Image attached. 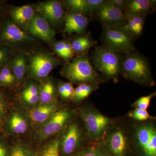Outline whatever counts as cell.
<instances>
[{"instance_id":"1","label":"cell","mask_w":156,"mask_h":156,"mask_svg":"<svg viewBox=\"0 0 156 156\" xmlns=\"http://www.w3.org/2000/svg\"><path fill=\"white\" fill-rule=\"evenodd\" d=\"M63 76L71 83L79 84H98L100 76L91 64L87 53L80 54L71 62L65 65L61 71Z\"/></svg>"},{"instance_id":"2","label":"cell","mask_w":156,"mask_h":156,"mask_svg":"<svg viewBox=\"0 0 156 156\" xmlns=\"http://www.w3.org/2000/svg\"><path fill=\"white\" fill-rule=\"evenodd\" d=\"M121 73L128 80L146 86L154 85L147 59L137 53L126 54L122 62Z\"/></svg>"},{"instance_id":"3","label":"cell","mask_w":156,"mask_h":156,"mask_svg":"<svg viewBox=\"0 0 156 156\" xmlns=\"http://www.w3.org/2000/svg\"><path fill=\"white\" fill-rule=\"evenodd\" d=\"M122 59L121 53L105 46L98 47L92 54L96 69L105 77L112 80H117L121 73Z\"/></svg>"},{"instance_id":"4","label":"cell","mask_w":156,"mask_h":156,"mask_svg":"<svg viewBox=\"0 0 156 156\" xmlns=\"http://www.w3.org/2000/svg\"><path fill=\"white\" fill-rule=\"evenodd\" d=\"M102 38L105 47L120 53L127 54L134 52L133 37L121 26H104Z\"/></svg>"},{"instance_id":"5","label":"cell","mask_w":156,"mask_h":156,"mask_svg":"<svg viewBox=\"0 0 156 156\" xmlns=\"http://www.w3.org/2000/svg\"><path fill=\"white\" fill-rule=\"evenodd\" d=\"M81 116L87 128V134L92 139L102 138L112 125V120L92 108L82 110Z\"/></svg>"},{"instance_id":"6","label":"cell","mask_w":156,"mask_h":156,"mask_svg":"<svg viewBox=\"0 0 156 156\" xmlns=\"http://www.w3.org/2000/svg\"><path fill=\"white\" fill-rule=\"evenodd\" d=\"M134 140L144 156H156V131L153 125L147 123L137 126Z\"/></svg>"},{"instance_id":"7","label":"cell","mask_w":156,"mask_h":156,"mask_svg":"<svg viewBox=\"0 0 156 156\" xmlns=\"http://www.w3.org/2000/svg\"><path fill=\"white\" fill-rule=\"evenodd\" d=\"M104 144L114 156H125L128 140L126 131L120 128H113L105 135Z\"/></svg>"},{"instance_id":"8","label":"cell","mask_w":156,"mask_h":156,"mask_svg":"<svg viewBox=\"0 0 156 156\" xmlns=\"http://www.w3.org/2000/svg\"><path fill=\"white\" fill-rule=\"evenodd\" d=\"M98 20L104 26H122L126 23L124 11L112 5L108 1H105L95 12Z\"/></svg>"},{"instance_id":"9","label":"cell","mask_w":156,"mask_h":156,"mask_svg":"<svg viewBox=\"0 0 156 156\" xmlns=\"http://www.w3.org/2000/svg\"><path fill=\"white\" fill-rule=\"evenodd\" d=\"M57 60L44 53H38L31 59L29 71L34 77L41 79L48 76L55 65Z\"/></svg>"},{"instance_id":"10","label":"cell","mask_w":156,"mask_h":156,"mask_svg":"<svg viewBox=\"0 0 156 156\" xmlns=\"http://www.w3.org/2000/svg\"><path fill=\"white\" fill-rule=\"evenodd\" d=\"M82 139V132L76 123L68 126L61 144V151L65 156H69L76 151Z\"/></svg>"},{"instance_id":"11","label":"cell","mask_w":156,"mask_h":156,"mask_svg":"<svg viewBox=\"0 0 156 156\" xmlns=\"http://www.w3.org/2000/svg\"><path fill=\"white\" fill-rule=\"evenodd\" d=\"M70 117V113L66 109L55 112L44 126L42 131L43 136L48 137L58 133L67 122Z\"/></svg>"},{"instance_id":"12","label":"cell","mask_w":156,"mask_h":156,"mask_svg":"<svg viewBox=\"0 0 156 156\" xmlns=\"http://www.w3.org/2000/svg\"><path fill=\"white\" fill-rule=\"evenodd\" d=\"M30 22L28 31L31 34L46 41H53L55 36V32L50 28L44 17L37 15Z\"/></svg>"},{"instance_id":"13","label":"cell","mask_w":156,"mask_h":156,"mask_svg":"<svg viewBox=\"0 0 156 156\" xmlns=\"http://www.w3.org/2000/svg\"><path fill=\"white\" fill-rule=\"evenodd\" d=\"M65 31L68 34L81 35L87 30L88 18L83 14L71 11L64 18Z\"/></svg>"},{"instance_id":"14","label":"cell","mask_w":156,"mask_h":156,"mask_svg":"<svg viewBox=\"0 0 156 156\" xmlns=\"http://www.w3.org/2000/svg\"><path fill=\"white\" fill-rule=\"evenodd\" d=\"M38 10L44 18L54 24H58L63 19V7L56 1H49L40 4Z\"/></svg>"},{"instance_id":"15","label":"cell","mask_w":156,"mask_h":156,"mask_svg":"<svg viewBox=\"0 0 156 156\" xmlns=\"http://www.w3.org/2000/svg\"><path fill=\"white\" fill-rule=\"evenodd\" d=\"M156 1L129 0L127 1L124 13L129 15L145 16L154 9Z\"/></svg>"},{"instance_id":"16","label":"cell","mask_w":156,"mask_h":156,"mask_svg":"<svg viewBox=\"0 0 156 156\" xmlns=\"http://www.w3.org/2000/svg\"><path fill=\"white\" fill-rule=\"evenodd\" d=\"M126 23L121 26L131 36L137 37L142 33L144 23V16L126 14Z\"/></svg>"},{"instance_id":"17","label":"cell","mask_w":156,"mask_h":156,"mask_svg":"<svg viewBox=\"0 0 156 156\" xmlns=\"http://www.w3.org/2000/svg\"><path fill=\"white\" fill-rule=\"evenodd\" d=\"M2 37L4 40L11 42L23 41L29 38L26 33L11 23H7L4 27Z\"/></svg>"},{"instance_id":"18","label":"cell","mask_w":156,"mask_h":156,"mask_svg":"<svg viewBox=\"0 0 156 156\" xmlns=\"http://www.w3.org/2000/svg\"><path fill=\"white\" fill-rule=\"evenodd\" d=\"M56 105L53 104H43L30 111V116L35 122H44L56 112Z\"/></svg>"},{"instance_id":"19","label":"cell","mask_w":156,"mask_h":156,"mask_svg":"<svg viewBox=\"0 0 156 156\" xmlns=\"http://www.w3.org/2000/svg\"><path fill=\"white\" fill-rule=\"evenodd\" d=\"M11 13L14 21L21 25L30 21L34 17V9L28 5L15 7L11 9Z\"/></svg>"},{"instance_id":"20","label":"cell","mask_w":156,"mask_h":156,"mask_svg":"<svg viewBox=\"0 0 156 156\" xmlns=\"http://www.w3.org/2000/svg\"><path fill=\"white\" fill-rule=\"evenodd\" d=\"M97 42L94 41L88 34L86 35H85L76 38L70 44L73 52L82 54L86 53Z\"/></svg>"},{"instance_id":"21","label":"cell","mask_w":156,"mask_h":156,"mask_svg":"<svg viewBox=\"0 0 156 156\" xmlns=\"http://www.w3.org/2000/svg\"><path fill=\"white\" fill-rule=\"evenodd\" d=\"M97 84L83 83L74 89L72 97L74 101H79L87 98L98 88Z\"/></svg>"},{"instance_id":"22","label":"cell","mask_w":156,"mask_h":156,"mask_svg":"<svg viewBox=\"0 0 156 156\" xmlns=\"http://www.w3.org/2000/svg\"><path fill=\"white\" fill-rule=\"evenodd\" d=\"M10 126L12 131L17 134H23L27 131L28 126L25 120L19 115L15 114L10 120Z\"/></svg>"},{"instance_id":"23","label":"cell","mask_w":156,"mask_h":156,"mask_svg":"<svg viewBox=\"0 0 156 156\" xmlns=\"http://www.w3.org/2000/svg\"><path fill=\"white\" fill-rule=\"evenodd\" d=\"M65 3L66 6L71 11L89 16L87 0H67Z\"/></svg>"},{"instance_id":"24","label":"cell","mask_w":156,"mask_h":156,"mask_svg":"<svg viewBox=\"0 0 156 156\" xmlns=\"http://www.w3.org/2000/svg\"><path fill=\"white\" fill-rule=\"evenodd\" d=\"M55 88L51 82L45 83L42 86L39 96L40 100L44 104H48L51 102L54 96Z\"/></svg>"},{"instance_id":"25","label":"cell","mask_w":156,"mask_h":156,"mask_svg":"<svg viewBox=\"0 0 156 156\" xmlns=\"http://www.w3.org/2000/svg\"><path fill=\"white\" fill-rule=\"evenodd\" d=\"M13 71L18 80H21L25 74L26 60L22 55L17 56L14 58L13 63Z\"/></svg>"},{"instance_id":"26","label":"cell","mask_w":156,"mask_h":156,"mask_svg":"<svg viewBox=\"0 0 156 156\" xmlns=\"http://www.w3.org/2000/svg\"><path fill=\"white\" fill-rule=\"evenodd\" d=\"M59 146L58 140H54L45 148L41 156H59Z\"/></svg>"},{"instance_id":"27","label":"cell","mask_w":156,"mask_h":156,"mask_svg":"<svg viewBox=\"0 0 156 156\" xmlns=\"http://www.w3.org/2000/svg\"><path fill=\"white\" fill-rule=\"evenodd\" d=\"M128 116L134 120L139 121H144L152 119L146 110L135 108L128 113Z\"/></svg>"},{"instance_id":"28","label":"cell","mask_w":156,"mask_h":156,"mask_svg":"<svg viewBox=\"0 0 156 156\" xmlns=\"http://www.w3.org/2000/svg\"><path fill=\"white\" fill-rule=\"evenodd\" d=\"M156 95L155 92L146 96L140 98L134 102L133 106L135 108L146 110L148 108L152 98Z\"/></svg>"},{"instance_id":"29","label":"cell","mask_w":156,"mask_h":156,"mask_svg":"<svg viewBox=\"0 0 156 156\" xmlns=\"http://www.w3.org/2000/svg\"><path fill=\"white\" fill-rule=\"evenodd\" d=\"M76 156H106L98 147L92 146L78 154Z\"/></svg>"},{"instance_id":"30","label":"cell","mask_w":156,"mask_h":156,"mask_svg":"<svg viewBox=\"0 0 156 156\" xmlns=\"http://www.w3.org/2000/svg\"><path fill=\"white\" fill-rule=\"evenodd\" d=\"M104 2V0H87L89 16L92 17Z\"/></svg>"},{"instance_id":"31","label":"cell","mask_w":156,"mask_h":156,"mask_svg":"<svg viewBox=\"0 0 156 156\" xmlns=\"http://www.w3.org/2000/svg\"><path fill=\"white\" fill-rule=\"evenodd\" d=\"M65 41L58 42L56 43L54 46V49L56 53L64 59H65Z\"/></svg>"},{"instance_id":"32","label":"cell","mask_w":156,"mask_h":156,"mask_svg":"<svg viewBox=\"0 0 156 156\" xmlns=\"http://www.w3.org/2000/svg\"><path fill=\"white\" fill-rule=\"evenodd\" d=\"M73 51L71 45L69 42L65 41V54L66 60H69L73 58Z\"/></svg>"},{"instance_id":"33","label":"cell","mask_w":156,"mask_h":156,"mask_svg":"<svg viewBox=\"0 0 156 156\" xmlns=\"http://www.w3.org/2000/svg\"><path fill=\"white\" fill-rule=\"evenodd\" d=\"M11 156H29L28 154L24 148L17 146L13 149Z\"/></svg>"},{"instance_id":"34","label":"cell","mask_w":156,"mask_h":156,"mask_svg":"<svg viewBox=\"0 0 156 156\" xmlns=\"http://www.w3.org/2000/svg\"><path fill=\"white\" fill-rule=\"evenodd\" d=\"M108 2L113 5L124 11L126 8L127 1L126 0H108Z\"/></svg>"},{"instance_id":"35","label":"cell","mask_w":156,"mask_h":156,"mask_svg":"<svg viewBox=\"0 0 156 156\" xmlns=\"http://www.w3.org/2000/svg\"><path fill=\"white\" fill-rule=\"evenodd\" d=\"M23 95H38L37 88L33 85L29 86L23 92Z\"/></svg>"},{"instance_id":"36","label":"cell","mask_w":156,"mask_h":156,"mask_svg":"<svg viewBox=\"0 0 156 156\" xmlns=\"http://www.w3.org/2000/svg\"><path fill=\"white\" fill-rule=\"evenodd\" d=\"M23 97L26 102L31 104H35L40 100L39 95H23Z\"/></svg>"},{"instance_id":"37","label":"cell","mask_w":156,"mask_h":156,"mask_svg":"<svg viewBox=\"0 0 156 156\" xmlns=\"http://www.w3.org/2000/svg\"><path fill=\"white\" fill-rule=\"evenodd\" d=\"M62 85H63L66 92L67 98L72 97L74 91V89L73 87L72 84L70 83H62Z\"/></svg>"},{"instance_id":"38","label":"cell","mask_w":156,"mask_h":156,"mask_svg":"<svg viewBox=\"0 0 156 156\" xmlns=\"http://www.w3.org/2000/svg\"><path fill=\"white\" fill-rule=\"evenodd\" d=\"M6 105L2 96L0 94V124L3 119L5 112Z\"/></svg>"},{"instance_id":"39","label":"cell","mask_w":156,"mask_h":156,"mask_svg":"<svg viewBox=\"0 0 156 156\" xmlns=\"http://www.w3.org/2000/svg\"><path fill=\"white\" fill-rule=\"evenodd\" d=\"M1 74L5 76L6 78H8L11 83H13L14 82V76L11 73V72L9 70V69L6 68H3L2 70Z\"/></svg>"},{"instance_id":"40","label":"cell","mask_w":156,"mask_h":156,"mask_svg":"<svg viewBox=\"0 0 156 156\" xmlns=\"http://www.w3.org/2000/svg\"><path fill=\"white\" fill-rule=\"evenodd\" d=\"M11 83H12L10 82L8 78H6L2 74H0V84H3V85H7V84Z\"/></svg>"},{"instance_id":"41","label":"cell","mask_w":156,"mask_h":156,"mask_svg":"<svg viewBox=\"0 0 156 156\" xmlns=\"http://www.w3.org/2000/svg\"><path fill=\"white\" fill-rule=\"evenodd\" d=\"M58 92H59L60 95L62 97L67 98V95H66V92L62 84H60L59 85V87H58Z\"/></svg>"},{"instance_id":"42","label":"cell","mask_w":156,"mask_h":156,"mask_svg":"<svg viewBox=\"0 0 156 156\" xmlns=\"http://www.w3.org/2000/svg\"><path fill=\"white\" fill-rule=\"evenodd\" d=\"M7 57V54L5 51L0 49V63L5 61Z\"/></svg>"},{"instance_id":"43","label":"cell","mask_w":156,"mask_h":156,"mask_svg":"<svg viewBox=\"0 0 156 156\" xmlns=\"http://www.w3.org/2000/svg\"><path fill=\"white\" fill-rule=\"evenodd\" d=\"M0 156H7V150L4 145L0 144Z\"/></svg>"}]
</instances>
